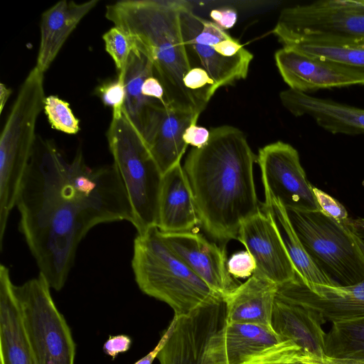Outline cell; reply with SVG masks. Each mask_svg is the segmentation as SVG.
I'll use <instances>...</instances> for the list:
<instances>
[{
    "label": "cell",
    "instance_id": "4",
    "mask_svg": "<svg viewBox=\"0 0 364 364\" xmlns=\"http://www.w3.org/2000/svg\"><path fill=\"white\" fill-rule=\"evenodd\" d=\"M133 247L132 267L139 288L167 304L175 316H187L218 294L169 248L156 227L137 234Z\"/></svg>",
    "mask_w": 364,
    "mask_h": 364
},
{
    "label": "cell",
    "instance_id": "40",
    "mask_svg": "<svg viewBox=\"0 0 364 364\" xmlns=\"http://www.w3.org/2000/svg\"><path fill=\"white\" fill-rule=\"evenodd\" d=\"M300 363L303 364H364V360L335 359L326 356L322 359L306 357Z\"/></svg>",
    "mask_w": 364,
    "mask_h": 364
},
{
    "label": "cell",
    "instance_id": "37",
    "mask_svg": "<svg viewBox=\"0 0 364 364\" xmlns=\"http://www.w3.org/2000/svg\"><path fill=\"white\" fill-rule=\"evenodd\" d=\"M213 22L223 30L232 28L237 21V11L232 8H220L211 11Z\"/></svg>",
    "mask_w": 364,
    "mask_h": 364
},
{
    "label": "cell",
    "instance_id": "1",
    "mask_svg": "<svg viewBox=\"0 0 364 364\" xmlns=\"http://www.w3.org/2000/svg\"><path fill=\"white\" fill-rule=\"evenodd\" d=\"M19 230L40 273L60 291L81 240L95 226L128 221L132 206L114 164L87 165L81 149L68 160L51 140L37 138L16 205Z\"/></svg>",
    "mask_w": 364,
    "mask_h": 364
},
{
    "label": "cell",
    "instance_id": "25",
    "mask_svg": "<svg viewBox=\"0 0 364 364\" xmlns=\"http://www.w3.org/2000/svg\"><path fill=\"white\" fill-rule=\"evenodd\" d=\"M125 102L123 109L134 126L143 135L154 109L161 103L142 94L144 80L154 75L149 59L133 46L123 73ZM165 105V104H164Z\"/></svg>",
    "mask_w": 364,
    "mask_h": 364
},
{
    "label": "cell",
    "instance_id": "30",
    "mask_svg": "<svg viewBox=\"0 0 364 364\" xmlns=\"http://www.w3.org/2000/svg\"><path fill=\"white\" fill-rule=\"evenodd\" d=\"M183 82L204 110L217 91L215 84L208 72L202 67H192L184 76Z\"/></svg>",
    "mask_w": 364,
    "mask_h": 364
},
{
    "label": "cell",
    "instance_id": "12",
    "mask_svg": "<svg viewBox=\"0 0 364 364\" xmlns=\"http://www.w3.org/2000/svg\"><path fill=\"white\" fill-rule=\"evenodd\" d=\"M225 344L228 364L300 363L306 354L274 329L245 323H227Z\"/></svg>",
    "mask_w": 364,
    "mask_h": 364
},
{
    "label": "cell",
    "instance_id": "16",
    "mask_svg": "<svg viewBox=\"0 0 364 364\" xmlns=\"http://www.w3.org/2000/svg\"><path fill=\"white\" fill-rule=\"evenodd\" d=\"M160 234L169 248L216 293L226 297L240 284L229 273L225 252L216 243L192 231Z\"/></svg>",
    "mask_w": 364,
    "mask_h": 364
},
{
    "label": "cell",
    "instance_id": "15",
    "mask_svg": "<svg viewBox=\"0 0 364 364\" xmlns=\"http://www.w3.org/2000/svg\"><path fill=\"white\" fill-rule=\"evenodd\" d=\"M277 288L290 299L314 311L325 322L364 317V281L350 286H307L296 273L294 279Z\"/></svg>",
    "mask_w": 364,
    "mask_h": 364
},
{
    "label": "cell",
    "instance_id": "24",
    "mask_svg": "<svg viewBox=\"0 0 364 364\" xmlns=\"http://www.w3.org/2000/svg\"><path fill=\"white\" fill-rule=\"evenodd\" d=\"M277 284L252 274L225 297L228 323H255L273 329L272 317Z\"/></svg>",
    "mask_w": 364,
    "mask_h": 364
},
{
    "label": "cell",
    "instance_id": "29",
    "mask_svg": "<svg viewBox=\"0 0 364 364\" xmlns=\"http://www.w3.org/2000/svg\"><path fill=\"white\" fill-rule=\"evenodd\" d=\"M43 109L55 129L69 134L79 132V119L73 113L68 102L58 96L49 95L45 99Z\"/></svg>",
    "mask_w": 364,
    "mask_h": 364
},
{
    "label": "cell",
    "instance_id": "32",
    "mask_svg": "<svg viewBox=\"0 0 364 364\" xmlns=\"http://www.w3.org/2000/svg\"><path fill=\"white\" fill-rule=\"evenodd\" d=\"M96 91L102 102L112 110L124 107L126 93L122 75H117L116 80L102 84Z\"/></svg>",
    "mask_w": 364,
    "mask_h": 364
},
{
    "label": "cell",
    "instance_id": "42",
    "mask_svg": "<svg viewBox=\"0 0 364 364\" xmlns=\"http://www.w3.org/2000/svg\"><path fill=\"white\" fill-rule=\"evenodd\" d=\"M274 364H302L301 363H274Z\"/></svg>",
    "mask_w": 364,
    "mask_h": 364
},
{
    "label": "cell",
    "instance_id": "14",
    "mask_svg": "<svg viewBox=\"0 0 364 364\" xmlns=\"http://www.w3.org/2000/svg\"><path fill=\"white\" fill-rule=\"evenodd\" d=\"M237 239L255 261L253 274L277 285L296 277L295 267L274 222L267 212L261 210L246 220L240 228Z\"/></svg>",
    "mask_w": 364,
    "mask_h": 364
},
{
    "label": "cell",
    "instance_id": "17",
    "mask_svg": "<svg viewBox=\"0 0 364 364\" xmlns=\"http://www.w3.org/2000/svg\"><path fill=\"white\" fill-rule=\"evenodd\" d=\"M198 117L162 103L153 110L142 136L163 175L181 164L188 147L183 133Z\"/></svg>",
    "mask_w": 364,
    "mask_h": 364
},
{
    "label": "cell",
    "instance_id": "38",
    "mask_svg": "<svg viewBox=\"0 0 364 364\" xmlns=\"http://www.w3.org/2000/svg\"><path fill=\"white\" fill-rule=\"evenodd\" d=\"M177 319L178 317L174 315L168 328L161 336L160 340L154 348L145 356L136 361L134 364H152L155 358H157L159 352L161 350V349L164 348L172 335L177 322Z\"/></svg>",
    "mask_w": 364,
    "mask_h": 364
},
{
    "label": "cell",
    "instance_id": "10",
    "mask_svg": "<svg viewBox=\"0 0 364 364\" xmlns=\"http://www.w3.org/2000/svg\"><path fill=\"white\" fill-rule=\"evenodd\" d=\"M273 34L284 43L296 39L364 38V0H322L284 8Z\"/></svg>",
    "mask_w": 364,
    "mask_h": 364
},
{
    "label": "cell",
    "instance_id": "27",
    "mask_svg": "<svg viewBox=\"0 0 364 364\" xmlns=\"http://www.w3.org/2000/svg\"><path fill=\"white\" fill-rule=\"evenodd\" d=\"M306 55L333 61L364 73V38H304L282 44Z\"/></svg>",
    "mask_w": 364,
    "mask_h": 364
},
{
    "label": "cell",
    "instance_id": "9",
    "mask_svg": "<svg viewBox=\"0 0 364 364\" xmlns=\"http://www.w3.org/2000/svg\"><path fill=\"white\" fill-rule=\"evenodd\" d=\"M178 317V316H177ZM225 297L217 294L187 316L159 352L160 364H228L225 344Z\"/></svg>",
    "mask_w": 364,
    "mask_h": 364
},
{
    "label": "cell",
    "instance_id": "23",
    "mask_svg": "<svg viewBox=\"0 0 364 364\" xmlns=\"http://www.w3.org/2000/svg\"><path fill=\"white\" fill-rule=\"evenodd\" d=\"M99 3L62 0L45 11L41 19V40L35 67L44 73L81 20Z\"/></svg>",
    "mask_w": 364,
    "mask_h": 364
},
{
    "label": "cell",
    "instance_id": "5",
    "mask_svg": "<svg viewBox=\"0 0 364 364\" xmlns=\"http://www.w3.org/2000/svg\"><path fill=\"white\" fill-rule=\"evenodd\" d=\"M44 73L35 66L21 85L0 139V246L9 214L33 153L36 126L44 107Z\"/></svg>",
    "mask_w": 364,
    "mask_h": 364
},
{
    "label": "cell",
    "instance_id": "8",
    "mask_svg": "<svg viewBox=\"0 0 364 364\" xmlns=\"http://www.w3.org/2000/svg\"><path fill=\"white\" fill-rule=\"evenodd\" d=\"M50 289L41 273L21 285H14L33 357L36 364H74L75 344Z\"/></svg>",
    "mask_w": 364,
    "mask_h": 364
},
{
    "label": "cell",
    "instance_id": "34",
    "mask_svg": "<svg viewBox=\"0 0 364 364\" xmlns=\"http://www.w3.org/2000/svg\"><path fill=\"white\" fill-rule=\"evenodd\" d=\"M229 273L235 279L250 278L256 269L253 257L246 250L235 252L227 262Z\"/></svg>",
    "mask_w": 364,
    "mask_h": 364
},
{
    "label": "cell",
    "instance_id": "2",
    "mask_svg": "<svg viewBox=\"0 0 364 364\" xmlns=\"http://www.w3.org/2000/svg\"><path fill=\"white\" fill-rule=\"evenodd\" d=\"M210 132L204 146L190 151L183 169L200 224L212 238L227 242L261 211L253 175L257 157L240 129L222 125Z\"/></svg>",
    "mask_w": 364,
    "mask_h": 364
},
{
    "label": "cell",
    "instance_id": "19",
    "mask_svg": "<svg viewBox=\"0 0 364 364\" xmlns=\"http://www.w3.org/2000/svg\"><path fill=\"white\" fill-rule=\"evenodd\" d=\"M326 323L314 311L294 301L277 288L274 297L272 326L282 337L296 344L306 357H325Z\"/></svg>",
    "mask_w": 364,
    "mask_h": 364
},
{
    "label": "cell",
    "instance_id": "35",
    "mask_svg": "<svg viewBox=\"0 0 364 364\" xmlns=\"http://www.w3.org/2000/svg\"><path fill=\"white\" fill-rule=\"evenodd\" d=\"M210 136V129L203 127H199L197 124H192L185 130L183 139L185 143L193 148H201L209 141Z\"/></svg>",
    "mask_w": 364,
    "mask_h": 364
},
{
    "label": "cell",
    "instance_id": "41",
    "mask_svg": "<svg viewBox=\"0 0 364 364\" xmlns=\"http://www.w3.org/2000/svg\"><path fill=\"white\" fill-rule=\"evenodd\" d=\"M11 92V90L8 88L4 84H0V114L2 113L4 106L8 101Z\"/></svg>",
    "mask_w": 364,
    "mask_h": 364
},
{
    "label": "cell",
    "instance_id": "33",
    "mask_svg": "<svg viewBox=\"0 0 364 364\" xmlns=\"http://www.w3.org/2000/svg\"><path fill=\"white\" fill-rule=\"evenodd\" d=\"M312 188L318 206L323 213L339 222L349 221L346 208L338 200L316 187L313 186Z\"/></svg>",
    "mask_w": 364,
    "mask_h": 364
},
{
    "label": "cell",
    "instance_id": "7",
    "mask_svg": "<svg viewBox=\"0 0 364 364\" xmlns=\"http://www.w3.org/2000/svg\"><path fill=\"white\" fill-rule=\"evenodd\" d=\"M286 210L305 250L325 274L340 286L364 281V241L351 219L339 222L321 210Z\"/></svg>",
    "mask_w": 364,
    "mask_h": 364
},
{
    "label": "cell",
    "instance_id": "31",
    "mask_svg": "<svg viewBox=\"0 0 364 364\" xmlns=\"http://www.w3.org/2000/svg\"><path fill=\"white\" fill-rule=\"evenodd\" d=\"M105 50L112 58L118 74L123 73L133 46L129 37L114 26L102 36Z\"/></svg>",
    "mask_w": 364,
    "mask_h": 364
},
{
    "label": "cell",
    "instance_id": "13",
    "mask_svg": "<svg viewBox=\"0 0 364 364\" xmlns=\"http://www.w3.org/2000/svg\"><path fill=\"white\" fill-rule=\"evenodd\" d=\"M275 63L289 89L307 94L321 89L364 85V73L282 47Z\"/></svg>",
    "mask_w": 364,
    "mask_h": 364
},
{
    "label": "cell",
    "instance_id": "20",
    "mask_svg": "<svg viewBox=\"0 0 364 364\" xmlns=\"http://www.w3.org/2000/svg\"><path fill=\"white\" fill-rule=\"evenodd\" d=\"M279 99L291 114L310 116L319 127L331 134H364V109L289 88L280 92Z\"/></svg>",
    "mask_w": 364,
    "mask_h": 364
},
{
    "label": "cell",
    "instance_id": "18",
    "mask_svg": "<svg viewBox=\"0 0 364 364\" xmlns=\"http://www.w3.org/2000/svg\"><path fill=\"white\" fill-rule=\"evenodd\" d=\"M202 18L186 1L181 11V22L188 54L193 53L213 80L217 90L247 77L253 55L225 58L218 55L202 30Z\"/></svg>",
    "mask_w": 364,
    "mask_h": 364
},
{
    "label": "cell",
    "instance_id": "43",
    "mask_svg": "<svg viewBox=\"0 0 364 364\" xmlns=\"http://www.w3.org/2000/svg\"><path fill=\"white\" fill-rule=\"evenodd\" d=\"M303 364V363H302Z\"/></svg>",
    "mask_w": 364,
    "mask_h": 364
},
{
    "label": "cell",
    "instance_id": "36",
    "mask_svg": "<svg viewBox=\"0 0 364 364\" xmlns=\"http://www.w3.org/2000/svg\"><path fill=\"white\" fill-rule=\"evenodd\" d=\"M132 344V339L127 335L110 336L103 346L105 354L114 359L119 353L127 351Z\"/></svg>",
    "mask_w": 364,
    "mask_h": 364
},
{
    "label": "cell",
    "instance_id": "26",
    "mask_svg": "<svg viewBox=\"0 0 364 364\" xmlns=\"http://www.w3.org/2000/svg\"><path fill=\"white\" fill-rule=\"evenodd\" d=\"M262 210L269 213L274 222L296 273L304 282L307 286H338L311 259L291 223L285 207L275 198H265Z\"/></svg>",
    "mask_w": 364,
    "mask_h": 364
},
{
    "label": "cell",
    "instance_id": "21",
    "mask_svg": "<svg viewBox=\"0 0 364 364\" xmlns=\"http://www.w3.org/2000/svg\"><path fill=\"white\" fill-rule=\"evenodd\" d=\"M198 224L193 195L180 164L163 176L157 228L165 233L191 232Z\"/></svg>",
    "mask_w": 364,
    "mask_h": 364
},
{
    "label": "cell",
    "instance_id": "22",
    "mask_svg": "<svg viewBox=\"0 0 364 364\" xmlns=\"http://www.w3.org/2000/svg\"><path fill=\"white\" fill-rule=\"evenodd\" d=\"M0 364H36L9 269L0 266Z\"/></svg>",
    "mask_w": 364,
    "mask_h": 364
},
{
    "label": "cell",
    "instance_id": "3",
    "mask_svg": "<svg viewBox=\"0 0 364 364\" xmlns=\"http://www.w3.org/2000/svg\"><path fill=\"white\" fill-rule=\"evenodd\" d=\"M186 1L123 0L106 6L105 17L121 29L132 46L151 61L169 107L198 116L203 111L183 85L191 69L181 11Z\"/></svg>",
    "mask_w": 364,
    "mask_h": 364
},
{
    "label": "cell",
    "instance_id": "11",
    "mask_svg": "<svg viewBox=\"0 0 364 364\" xmlns=\"http://www.w3.org/2000/svg\"><path fill=\"white\" fill-rule=\"evenodd\" d=\"M257 161L265 198L278 200L287 210H320L299 153L291 144H269L259 150Z\"/></svg>",
    "mask_w": 364,
    "mask_h": 364
},
{
    "label": "cell",
    "instance_id": "39",
    "mask_svg": "<svg viewBox=\"0 0 364 364\" xmlns=\"http://www.w3.org/2000/svg\"><path fill=\"white\" fill-rule=\"evenodd\" d=\"M141 90L146 97L166 104L164 87L156 77H147L143 83Z\"/></svg>",
    "mask_w": 364,
    "mask_h": 364
},
{
    "label": "cell",
    "instance_id": "28",
    "mask_svg": "<svg viewBox=\"0 0 364 364\" xmlns=\"http://www.w3.org/2000/svg\"><path fill=\"white\" fill-rule=\"evenodd\" d=\"M324 352L331 358L364 360V317L333 323Z\"/></svg>",
    "mask_w": 364,
    "mask_h": 364
},
{
    "label": "cell",
    "instance_id": "6",
    "mask_svg": "<svg viewBox=\"0 0 364 364\" xmlns=\"http://www.w3.org/2000/svg\"><path fill=\"white\" fill-rule=\"evenodd\" d=\"M109 149L126 189L137 234L157 228L163 174L123 107L112 110Z\"/></svg>",
    "mask_w": 364,
    "mask_h": 364
}]
</instances>
